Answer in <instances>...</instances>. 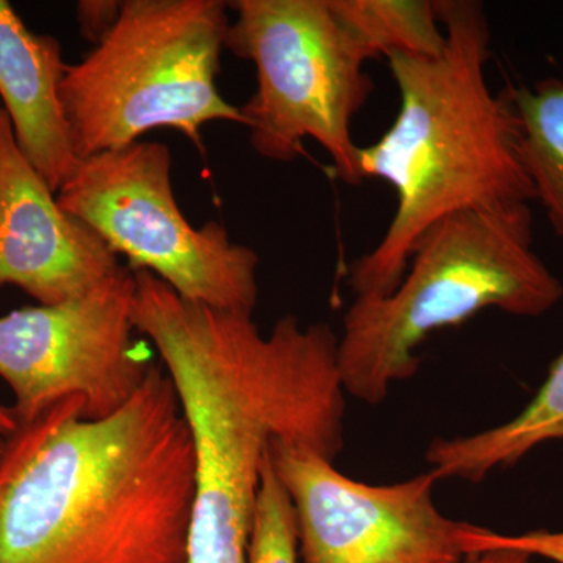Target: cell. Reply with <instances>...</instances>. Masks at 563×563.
Segmentation results:
<instances>
[{
    "label": "cell",
    "mask_w": 563,
    "mask_h": 563,
    "mask_svg": "<svg viewBox=\"0 0 563 563\" xmlns=\"http://www.w3.org/2000/svg\"><path fill=\"white\" fill-rule=\"evenodd\" d=\"M20 424H18L16 418L9 407L0 404V437H10L18 431Z\"/></svg>",
    "instance_id": "19"
},
{
    "label": "cell",
    "mask_w": 563,
    "mask_h": 563,
    "mask_svg": "<svg viewBox=\"0 0 563 563\" xmlns=\"http://www.w3.org/2000/svg\"><path fill=\"white\" fill-rule=\"evenodd\" d=\"M225 49L254 63L257 90L240 107L251 146L262 158L287 163L312 139L336 176L363 181L352 121L374 90L368 55L329 0H235Z\"/></svg>",
    "instance_id": "6"
},
{
    "label": "cell",
    "mask_w": 563,
    "mask_h": 563,
    "mask_svg": "<svg viewBox=\"0 0 563 563\" xmlns=\"http://www.w3.org/2000/svg\"><path fill=\"white\" fill-rule=\"evenodd\" d=\"M172 166L168 146L136 141L81 161L57 201L133 272L154 274L187 301L254 313L257 252L233 243L220 222L191 225L176 201Z\"/></svg>",
    "instance_id": "7"
},
{
    "label": "cell",
    "mask_w": 563,
    "mask_h": 563,
    "mask_svg": "<svg viewBox=\"0 0 563 563\" xmlns=\"http://www.w3.org/2000/svg\"><path fill=\"white\" fill-rule=\"evenodd\" d=\"M133 274V324L161 354L190 429L188 563H246L269 444H298L333 462L342 453L339 335L291 314L262 333L252 313L187 301L154 274Z\"/></svg>",
    "instance_id": "1"
},
{
    "label": "cell",
    "mask_w": 563,
    "mask_h": 563,
    "mask_svg": "<svg viewBox=\"0 0 563 563\" xmlns=\"http://www.w3.org/2000/svg\"><path fill=\"white\" fill-rule=\"evenodd\" d=\"M3 446H5V440L0 437V455L3 453Z\"/></svg>",
    "instance_id": "20"
},
{
    "label": "cell",
    "mask_w": 563,
    "mask_h": 563,
    "mask_svg": "<svg viewBox=\"0 0 563 563\" xmlns=\"http://www.w3.org/2000/svg\"><path fill=\"white\" fill-rule=\"evenodd\" d=\"M121 7L117 0H81L76 7L81 36L98 44L120 18Z\"/></svg>",
    "instance_id": "17"
},
{
    "label": "cell",
    "mask_w": 563,
    "mask_h": 563,
    "mask_svg": "<svg viewBox=\"0 0 563 563\" xmlns=\"http://www.w3.org/2000/svg\"><path fill=\"white\" fill-rule=\"evenodd\" d=\"M463 563H532L531 555L512 550H488L466 554Z\"/></svg>",
    "instance_id": "18"
},
{
    "label": "cell",
    "mask_w": 563,
    "mask_h": 563,
    "mask_svg": "<svg viewBox=\"0 0 563 563\" xmlns=\"http://www.w3.org/2000/svg\"><path fill=\"white\" fill-rule=\"evenodd\" d=\"M369 60L391 54L437 57L446 32L431 0H329Z\"/></svg>",
    "instance_id": "14"
},
{
    "label": "cell",
    "mask_w": 563,
    "mask_h": 563,
    "mask_svg": "<svg viewBox=\"0 0 563 563\" xmlns=\"http://www.w3.org/2000/svg\"><path fill=\"white\" fill-rule=\"evenodd\" d=\"M461 544L465 554L488 550H512L542 558L554 563H563V531H531L525 533H499L492 529L470 523L462 532Z\"/></svg>",
    "instance_id": "16"
},
{
    "label": "cell",
    "mask_w": 563,
    "mask_h": 563,
    "mask_svg": "<svg viewBox=\"0 0 563 563\" xmlns=\"http://www.w3.org/2000/svg\"><path fill=\"white\" fill-rule=\"evenodd\" d=\"M435 5L446 49L388 55L398 114L379 140L361 146L362 179L391 185L396 210L380 242L350 265L354 298L395 290L421 236L444 218L536 201L510 88L495 95L485 77L492 31L483 2Z\"/></svg>",
    "instance_id": "3"
},
{
    "label": "cell",
    "mask_w": 563,
    "mask_h": 563,
    "mask_svg": "<svg viewBox=\"0 0 563 563\" xmlns=\"http://www.w3.org/2000/svg\"><path fill=\"white\" fill-rule=\"evenodd\" d=\"M229 5L221 0H124L113 27L69 65L60 95L80 161L173 129L203 152V125L243 124L217 87Z\"/></svg>",
    "instance_id": "5"
},
{
    "label": "cell",
    "mask_w": 563,
    "mask_h": 563,
    "mask_svg": "<svg viewBox=\"0 0 563 563\" xmlns=\"http://www.w3.org/2000/svg\"><path fill=\"white\" fill-rule=\"evenodd\" d=\"M135 288V274L121 266L79 298L0 317V377L13 391L18 424L68 398L84 399L87 420L131 401L154 365L133 339Z\"/></svg>",
    "instance_id": "8"
},
{
    "label": "cell",
    "mask_w": 563,
    "mask_h": 563,
    "mask_svg": "<svg viewBox=\"0 0 563 563\" xmlns=\"http://www.w3.org/2000/svg\"><path fill=\"white\" fill-rule=\"evenodd\" d=\"M121 266L90 225L62 209L22 154L0 103V287L13 285L52 306L79 298Z\"/></svg>",
    "instance_id": "10"
},
{
    "label": "cell",
    "mask_w": 563,
    "mask_h": 563,
    "mask_svg": "<svg viewBox=\"0 0 563 563\" xmlns=\"http://www.w3.org/2000/svg\"><path fill=\"white\" fill-rule=\"evenodd\" d=\"M274 473L290 496L302 563H463L466 521L440 512L431 472L395 484L346 476L309 448L274 440Z\"/></svg>",
    "instance_id": "9"
},
{
    "label": "cell",
    "mask_w": 563,
    "mask_h": 563,
    "mask_svg": "<svg viewBox=\"0 0 563 563\" xmlns=\"http://www.w3.org/2000/svg\"><path fill=\"white\" fill-rule=\"evenodd\" d=\"M563 440V352L531 402L512 420L470 435L435 439L426 463L437 481L483 483L498 468L517 465L540 444Z\"/></svg>",
    "instance_id": "12"
},
{
    "label": "cell",
    "mask_w": 563,
    "mask_h": 563,
    "mask_svg": "<svg viewBox=\"0 0 563 563\" xmlns=\"http://www.w3.org/2000/svg\"><path fill=\"white\" fill-rule=\"evenodd\" d=\"M55 404L0 455V563H188L195 453L172 379L152 365L120 412Z\"/></svg>",
    "instance_id": "2"
},
{
    "label": "cell",
    "mask_w": 563,
    "mask_h": 563,
    "mask_svg": "<svg viewBox=\"0 0 563 563\" xmlns=\"http://www.w3.org/2000/svg\"><path fill=\"white\" fill-rule=\"evenodd\" d=\"M246 563H299L295 509L274 473L269 453L263 465Z\"/></svg>",
    "instance_id": "15"
},
{
    "label": "cell",
    "mask_w": 563,
    "mask_h": 563,
    "mask_svg": "<svg viewBox=\"0 0 563 563\" xmlns=\"http://www.w3.org/2000/svg\"><path fill=\"white\" fill-rule=\"evenodd\" d=\"M68 63L54 36L32 32L0 0V103L22 154L58 192L80 165L62 103Z\"/></svg>",
    "instance_id": "11"
},
{
    "label": "cell",
    "mask_w": 563,
    "mask_h": 563,
    "mask_svg": "<svg viewBox=\"0 0 563 563\" xmlns=\"http://www.w3.org/2000/svg\"><path fill=\"white\" fill-rule=\"evenodd\" d=\"M521 128V161L548 222L563 239V80L510 87Z\"/></svg>",
    "instance_id": "13"
},
{
    "label": "cell",
    "mask_w": 563,
    "mask_h": 563,
    "mask_svg": "<svg viewBox=\"0 0 563 563\" xmlns=\"http://www.w3.org/2000/svg\"><path fill=\"white\" fill-rule=\"evenodd\" d=\"M529 203L473 209L437 222L417 243L402 279L358 296L343 317L336 366L344 393L377 406L420 369L431 333L498 309L540 317L563 298L562 282L533 251Z\"/></svg>",
    "instance_id": "4"
}]
</instances>
